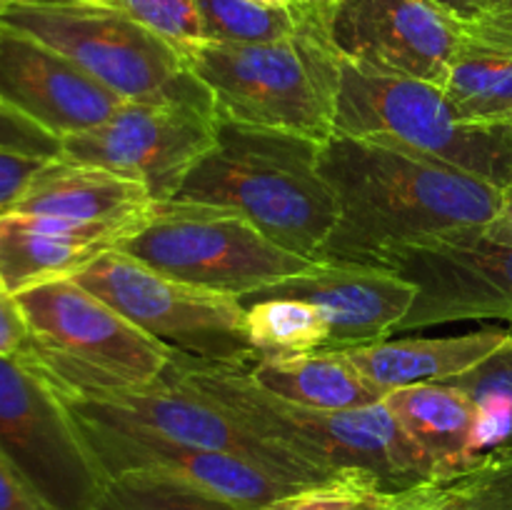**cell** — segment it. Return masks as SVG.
I'll list each match as a JSON object with an SVG mask.
<instances>
[{"label": "cell", "instance_id": "44dd1931", "mask_svg": "<svg viewBox=\"0 0 512 510\" xmlns=\"http://www.w3.org/2000/svg\"><path fill=\"white\" fill-rule=\"evenodd\" d=\"M383 403L433 463L438 478H450L480 458V413L465 390L450 383L408 385L390 390Z\"/></svg>", "mask_w": 512, "mask_h": 510}, {"label": "cell", "instance_id": "4dcf8cb0", "mask_svg": "<svg viewBox=\"0 0 512 510\" xmlns=\"http://www.w3.org/2000/svg\"><path fill=\"white\" fill-rule=\"evenodd\" d=\"M0 148L35 158H60V138L0 103Z\"/></svg>", "mask_w": 512, "mask_h": 510}, {"label": "cell", "instance_id": "6da1fadb", "mask_svg": "<svg viewBox=\"0 0 512 510\" xmlns=\"http://www.w3.org/2000/svg\"><path fill=\"white\" fill-rule=\"evenodd\" d=\"M320 170L338 203L325 263L383 268L398 245L488 228L505 203V190L488 180L365 138L325 140Z\"/></svg>", "mask_w": 512, "mask_h": 510}, {"label": "cell", "instance_id": "30bf717a", "mask_svg": "<svg viewBox=\"0 0 512 510\" xmlns=\"http://www.w3.org/2000/svg\"><path fill=\"white\" fill-rule=\"evenodd\" d=\"M0 453L50 510H95L105 475L58 390L0 355Z\"/></svg>", "mask_w": 512, "mask_h": 510}, {"label": "cell", "instance_id": "4316f807", "mask_svg": "<svg viewBox=\"0 0 512 510\" xmlns=\"http://www.w3.org/2000/svg\"><path fill=\"white\" fill-rule=\"evenodd\" d=\"M95 510H245L180 480L153 473H120L105 480Z\"/></svg>", "mask_w": 512, "mask_h": 510}, {"label": "cell", "instance_id": "d4e9b609", "mask_svg": "<svg viewBox=\"0 0 512 510\" xmlns=\"http://www.w3.org/2000/svg\"><path fill=\"white\" fill-rule=\"evenodd\" d=\"M203 40L210 43H273L298 33L303 5L270 8L255 0H195Z\"/></svg>", "mask_w": 512, "mask_h": 510}, {"label": "cell", "instance_id": "ba28073f", "mask_svg": "<svg viewBox=\"0 0 512 510\" xmlns=\"http://www.w3.org/2000/svg\"><path fill=\"white\" fill-rule=\"evenodd\" d=\"M115 250L168 278L240 303L318 263L275 245L230 210L173 200L155 203Z\"/></svg>", "mask_w": 512, "mask_h": 510}, {"label": "cell", "instance_id": "f35d334b", "mask_svg": "<svg viewBox=\"0 0 512 510\" xmlns=\"http://www.w3.org/2000/svg\"><path fill=\"white\" fill-rule=\"evenodd\" d=\"M38 3H60V5H113V8H120V0H38Z\"/></svg>", "mask_w": 512, "mask_h": 510}, {"label": "cell", "instance_id": "ac0fdd59", "mask_svg": "<svg viewBox=\"0 0 512 510\" xmlns=\"http://www.w3.org/2000/svg\"><path fill=\"white\" fill-rule=\"evenodd\" d=\"M133 230L80 225L45 215L0 218V283L18 295L50 280L73 278Z\"/></svg>", "mask_w": 512, "mask_h": 510}, {"label": "cell", "instance_id": "2e32d148", "mask_svg": "<svg viewBox=\"0 0 512 510\" xmlns=\"http://www.w3.org/2000/svg\"><path fill=\"white\" fill-rule=\"evenodd\" d=\"M0 103L63 140L105 123L125 100L50 45L0 25Z\"/></svg>", "mask_w": 512, "mask_h": 510}, {"label": "cell", "instance_id": "f546056e", "mask_svg": "<svg viewBox=\"0 0 512 510\" xmlns=\"http://www.w3.org/2000/svg\"><path fill=\"white\" fill-rule=\"evenodd\" d=\"M120 8L173 43L180 53L203 43L195 0H120Z\"/></svg>", "mask_w": 512, "mask_h": 510}, {"label": "cell", "instance_id": "5b68a950", "mask_svg": "<svg viewBox=\"0 0 512 510\" xmlns=\"http://www.w3.org/2000/svg\"><path fill=\"white\" fill-rule=\"evenodd\" d=\"M15 298L33 333L20 360L60 395L93 398L145 388L160 380L175 355L73 278L35 285Z\"/></svg>", "mask_w": 512, "mask_h": 510}, {"label": "cell", "instance_id": "9c48e42d", "mask_svg": "<svg viewBox=\"0 0 512 510\" xmlns=\"http://www.w3.org/2000/svg\"><path fill=\"white\" fill-rule=\"evenodd\" d=\"M73 280L175 355L235 365L258 360L240 300L180 283L120 250L95 258Z\"/></svg>", "mask_w": 512, "mask_h": 510}, {"label": "cell", "instance_id": "484cf974", "mask_svg": "<svg viewBox=\"0 0 512 510\" xmlns=\"http://www.w3.org/2000/svg\"><path fill=\"white\" fill-rule=\"evenodd\" d=\"M448 383L465 390L478 405L480 455L500 445H512V338L478 368Z\"/></svg>", "mask_w": 512, "mask_h": 510}, {"label": "cell", "instance_id": "3957f363", "mask_svg": "<svg viewBox=\"0 0 512 510\" xmlns=\"http://www.w3.org/2000/svg\"><path fill=\"white\" fill-rule=\"evenodd\" d=\"M320 148L323 143L303 135L218 118V140L190 170L173 203L230 210L280 248L320 260L338 223Z\"/></svg>", "mask_w": 512, "mask_h": 510}, {"label": "cell", "instance_id": "74e56055", "mask_svg": "<svg viewBox=\"0 0 512 510\" xmlns=\"http://www.w3.org/2000/svg\"><path fill=\"white\" fill-rule=\"evenodd\" d=\"M488 10L485 13L500 15V18H512V0H485Z\"/></svg>", "mask_w": 512, "mask_h": 510}, {"label": "cell", "instance_id": "d6a6232c", "mask_svg": "<svg viewBox=\"0 0 512 510\" xmlns=\"http://www.w3.org/2000/svg\"><path fill=\"white\" fill-rule=\"evenodd\" d=\"M33 345V333L20 310L18 298L0 283V355L3 358H23Z\"/></svg>", "mask_w": 512, "mask_h": 510}, {"label": "cell", "instance_id": "7c38bea8", "mask_svg": "<svg viewBox=\"0 0 512 510\" xmlns=\"http://www.w3.org/2000/svg\"><path fill=\"white\" fill-rule=\"evenodd\" d=\"M215 140V113L125 100L105 123L60 140V158L138 180L155 203H168Z\"/></svg>", "mask_w": 512, "mask_h": 510}, {"label": "cell", "instance_id": "277c9868", "mask_svg": "<svg viewBox=\"0 0 512 510\" xmlns=\"http://www.w3.org/2000/svg\"><path fill=\"white\" fill-rule=\"evenodd\" d=\"M210 90L215 115L325 143L335 135L343 60L323 33L318 10L290 38L273 43H203L183 53Z\"/></svg>", "mask_w": 512, "mask_h": 510}, {"label": "cell", "instance_id": "83f0119b", "mask_svg": "<svg viewBox=\"0 0 512 510\" xmlns=\"http://www.w3.org/2000/svg\"><path fill=\"white\" fill-rule=\"evenodd\" d=\"M430 510H512V445L488 450L470 468L440 478Z\"/></svg>", "mask_w": 512, "mask_h": 510}, {"label": "cell", "instance_id": "8fae6325", "mask_svg": "<svg viewBox=\"0 0 512 510\" xmlns=\"http://www.w3.org/2000/svg\"><path fill=\"white\" fill-rule=\"evenodd\" d=\"M383 268L418 288L398 333L465 320L512 325V245L480 228L398 245L385 255Z\"/></svg>", "mask_w": 512, "mask_h": 510}, {"label": "cell", "instance_id": "d6986e66", "mask_svg": "<svg viewBox=\"0 0 512 510\" xmlns=\"http://www.w3.org/2000/svg\"><path fill=\"white\" fill-rule=\"evenodd\" d=\"M153 205L148 188L138 180L58 158L35 175L10 213L135 230L148 218Z\"/></svg>", "mask_w": 512, "mask_h": 510}, {"label": "cell", "instance_id": "603a6c76", "mask_svg": "<svg viewBox=\"0 0 512 510\" xmlns=\"http://www.w3.org/2000/svg\"><path fill=\"white\" fill-rule=\"evenodd\" d=\"M260 388L318 410H358L385 400V390L370 383L343 350L303 355H263L245 365Z\"/></svg>", "mask_w": 512, "mask_h": 510}, {"label": "cell", "instance_id": "f1b7e54d", "mask_svg": "<svg viewBox=\"0 0 512 510\" xmlns=\"http://www.w3.org/2000/svg\"><path fill=\"white\" fill-rule=\"evenodd\" d=\"M403 490H390L375 475L345 470L320 483L300 485L263 510H393Z\"/></svg>", "mask_w": 512, "mask_h": 510}, {"label": "cell", "instance_id": "ab89813d", "mask_svg": "<svg viewBox=\"0 0 512 510\" xmlns=\"http://www.w3.org/2000/svg\"><path fill=\"white\" fill-rule=\"evenodd\" d=\"M255 3L270 5V8H295V5H300L298 0H255Z\"/></svg>", "mask_w": 512, "mask_h": 510}, {"label": "cell", "instance_id": "5bb4252c", "mask_svg": "<svg viewBox=\"0 0 512 510\" xmlns=\"http://www.w3.org/2000/svg\"><path fill=\"white\" fill-rule=\"evenodd\" d=\"M60 398L68 413L95 420V423L155 435V438L195 445V448L243 455L303 485L328 480L300 458L290 455L288 450L268 443L258 433L245 428L218 403L163 375L145 388L113 390V393L93 395V398H70V395H60Z\"/></svg>", "mask_w": 512, "mask_h": 510}, {"label": "cell", "instance_id": "836d02e7", "mask_svg": "<svg viewBox=\"0 0 512 510\" xmlns=\"http://www.w3.org/2000/svg\"><path fill=\"white\" fill-rule=\"evenodd\" d=\"M0 510H50L0 453Z\"/></svg>", "mask_w": 512, "mask_h": 510}, {"label": "cell", "instance_id": "b9f144b4", "mask_svg": "<svg viewBox=\"0 0 512 510\" xmlns=\"http://www.w3.org/2000/svg\"><path fill=\"white\" fill-rule=\"evenodd\" d=\"M23 3H38V0H0V10L10 8V5H23Z\"/></svg>", "mask_w": 512, "mask_h": 510}, {"label": "cell", "instance_id": "e575fe53", "mask_svg": "<svg viewBox=\"0 0 512 510\" xmlns=\"http://www.w3.org/2000/svg\"><path fill=\"white\" fill-rule=\"evenodd\" d=\"M440 478L428 480V483L413 485V488H405L400 495L398 505L393 510H430L433 508L435 498H438Z\"/></svg>", "mask_w": 512, "mask_h": 510}, {"label": "cell", "instance_id": "7a4b0ae2", "mask_svg": "<svg viewBox=\"0 0 512 510\" xmlns=\"http://www.w3.org/2000/svg\"><path fill=\"white\" fill-rule=\"evenodd\" d=\"M163 378L213 400L248 430L288 450L325 478L360 470L390 490L435 480L433 463L408 438L388 405L318 410L290 403L250 378L245 365L203 363L173 355Z\"/></svg>", "mask_w": 512, "mask_h": 510}, {"label": "cell", "instance_id": "4fadbf2b", "mask_svg": "<svg viewBox=\"0 0 512 510\" xmlns=\"http://www.w3.org/2000/svg\"><path fill=\"white\" fill-rule=\"evenodd\" d=\"M318 15L345 63L385 78L443 85L463 38V20L430 0H335Z\"/></svg>", "mask_w": 512, "mask_h": 510}, {"label": "cell", "instance_id": "8992f818", "mask_svg": "<svg viewBox=\"0 0 512 510\" xmlns=\"http://www.w3.org/2000/svg\"><path fill=\"white\" fill-rule=\"evenodd\" d=\"M0 25L50 45L123 100L215 113L213 95L183 53L123 8L23 3L0 10Z\"/></svg>", "mask_w": 512, "mask_h": 510}, {"label": "cell", "instance_id": "7402d4cb", "mask_svg": "<svg viewBox=\"0 0 512 510\" xmlns=\"http://www.w3.org/2000/svg\"><path fill=\"white\" fill-rule=\"evenodd\" d=\"M460 118L512 123V18L463 20V38L443 83Z\"/></svg>", "mask_w": 512, "mask_h": 510}, {"label": "cell", "instance_id": "9a60e30c", "mask_svg": "<svg viewBox=\"0 0 512 510\" xmlns=\"http://www.w3.org/2000/svg\"><path fill=\"white\" fill-rule=\"evenodd\" d=\"M73 420L105 480L120 473L165 475L245 510H263L303 485L243 455L173 443L80 415H73Z\"/></svg>", "mask_w": 512, "mask_h": 510}, {"label": "cell", "instance_id": "1f68e13d", "mask_svg": "<svg viewBox=\"0 0 512 510\" xmlns=\"http://www.w3.org/2000/svg\"><path fill=\"white\" fill-rule=\"evenodd\" d=\"M48 163V158H35V155L0 148V218L15 208V203L23 198L35 175Z\"/></svg>", "mask_w": 512, "mask_h": 510}, {"label": "cell", "instance_id": "cb8c5ba5", "mask_svg": "<svg viewBox=\"0 0 512 510\" xmlns=\"http://www.w3.org/2000/svg\"><path fill=\"white\" fill-rule=\"evenodd\" d=\"M248 308V335L258 358L303 355L325 350L330 325L313 303L295 298H263Z\"/></svg>", "mask_w": 512, "mask_h": 510}, {"label": "cell", "instance_id": "52a82bcc", "mask_svg": "<svg viewBox=\"0 0 512 510\" xmlns=\"http://www.w3.org/2000/svg\"><path fill=\"white\" fill-rule=\"evenodd\" d=\"M335 135L408 150L503 190L512 185V123L460 118L443 85L385 78L343 60Z\"/></svg>", "mask_w": 512, "mask_h": 510}, {"label": "cell", "instance_id": "60d3db41", "mask_svg": "<svg viewBox=\"0 0 512 510\" xmlns=\"http://www.w3.org/2000/svg\"><path fill=\"white\" fill-rule=\"evenodd\" d=\"M303 8H313V10H323V8H330V5L335 3V0H298Z\"/></svg>", "mask_w": 512, "mask_h": 510}, {"label": "cell", "instance_id": "e0dca14e", "mask_svg": "<svg viewBox=\"0 0 512 510\" xmlns=\"http://www.w3.org/2000/svg\"><path fill=\"white\" fill-rule=\"evenodd\" d=\"M415 288L388 268L318 260L305 273L260 290L240 305L263 298H295L313 303L330 325L325 350H348L388 340L415 303Z\"/></svg>", "mask_w": 512, "mask_h": 510}, {"label": "cell", "instance_id": "d590c367", "mask_svg": "<svg viewBox=\"0 0 512 510\" xmlns=\"http://www.w3.org/2000/svg\"><path fill=\"white\" fill-rule=\"evenodd\" d=\"M483 233L488 235V238L498 240V243L512 245V185L505 190V203L500 215L488 225V228H483Z\"/></svg>", "mask_w": 512, "mask_h": 510}, {"label": "cell", "instance_id": "8d00e7d4", "mask_svg": "<svg viewBox=\"0 0 512 510\" xmlns=\"http://www.w3.org/2000/svg\"><path fill=\"white\" fill-rule=\"evenodd\" d=\"M430 3L440 5V8L448 10L450 15H455L460 20H475L480 15H485V10H488L485 0H430Z\"/></svg>", "mask_w": 512, "mask_h": 510}, {"label": "cell", "instance_id": "ffe728a7", "mask_svg": "<svg viewBox=\"0 0 512 510\" xmlns=\"http://www.w3.org/2000/svg\"><path fill=\"white\" fill-rule=\"evenodd\" d=\"M510 338V325L508 328L490 325L463 335L378 340V343L348 348L343 353L370 383L390 393L408 385L448 383L460 378L505 348Z\"/></svg>", "mask_w": 512, "mask_h": 510}]
</instances>
